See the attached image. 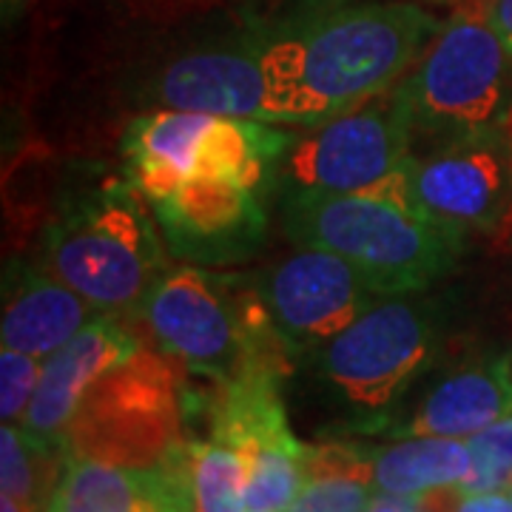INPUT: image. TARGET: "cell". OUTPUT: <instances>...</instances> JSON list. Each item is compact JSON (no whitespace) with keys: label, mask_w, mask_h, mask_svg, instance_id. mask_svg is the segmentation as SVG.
<instances>
[{"label":"cell","mask_w":512,"mask_h":512,"mask_svg":"<svg viewBox=\"0 0 512 512\" xmlns=\"http://www.w3.org/2000/svg\"><path fill=\"white\" fill-rule=\"evenodd\" d=\"M441 20L416 3H345L262 29L268 123L316 126L390 92Z\"/></svg>","instance_id":"1"},{"label":"cell","mask_w":512,"mask_h":512,"mask_svg":"<svg viewBox=\"0 0 512 512\" xmlns=\"http://www.w3.org/2000/svg\"><path fill=\"white\" fill-rule=\"evenodd\" d=\"M282 222L293 245L348 259L382 296L427 291L464 254L461 234L382 194H285Z\"/></svg>","instance_id":"2"},{"label":"cell","mask_w":512,"mask_h":512,"mask_svg":"<svg viewBox=\"0 0 512 512\" xmlns=\"http://www.w3.org/2000/svg\"><path fill=\"white\" fill-rule=\"evenodd\" d=\"M143 319L160 353L211 376L245 370L285 373L288 345L279 336L259 285L202 265L168 268L143 302Z\"/></svg>","instance_id":"3"},{"label":"cell","mask_w":512,"mask_h":512,"mask_svg":"<svg viewBox=\"0 0 512 512\" xmlns=\"http://www.w3.org/2000/svg\"><path fill=\"white\" fill-rule=\"evenodd\" d=\"M131 180H109L63 205L40 262L97 311L123 313L146 302L168 271L157 220Z\"/></svg>","instance_id":"4"},{"label":"cell","mask_w":512,"mask_h":512,"mask_svg":"<svg viewBox=\"0 0 512 512\" xmlns=\"http://www.w3.org/2000/svg\"><path fill=\"white\" fill-rule=\"evenodd\" d=\"M512 57L487 12H461L444 23L416 66L396 83L413 146L444 143L504 126Z\"/></svg>","instance_id":"5"},{"label":"cell","mask_w":512,"mask_h":512,"mask_svg":"<svg viewBox=\"0 0 512 512\" xmlns=\"http://www.w3.org/2000/svg\"><path fill=\"white\" fill-rule=\"evenodd\" d=\"M185 413L188 399L168 356L140 350L94 382L60 444L69 458L160 467L188 447Z\"/></svg>","instance_id":"6"},{"label":"cell","mask_w":512,"mask_h":512,"mask_svg":"<svg viewBox=\"0 0 512 512\" xmlns=\"http://www.w3.org/2000/svg\"><path fill=\"white\" fill-rule=\"evenodd\" d=\"M413 154V128L393 86L359 109L293 134L279 165L282 191L382 194L407 205Z\"/></svg>","instance_id":"7"},{"label":"cell","mask_w":512,"mask_h":512,"mask_svg":"<svg viewBox=\"0 0 512 512\" xmlns=\"http://www.w3.org/2000/svg\"><path fill=\"white\" fill-rule=\"evenodd\" d=\"M439 308L416 293L384 296L319 350V376L350 410L379 416L413 387L439 348Z\"/></svg>","instance_id":"8"},{"label":"cell","mask_w":512,"mask_h":512,"mask_svg":"<svg viewBox=\"0 0 512 512\" xmlns=\"http://www.w3.org/2000/svg\"><path fill=\"white\" fill-rule=\"evenodd\" d=\"M407 205L461 237L510 217L512 123L416 151L407 168Z\"/></svg>","instance_id":"9"},{"label":"cell","mask_w":512,"mask_h":512,"mask_svg":"<svg viewBox=\"0 0 512 512\" xmlns=\"http://www.w3.org/2000/svg\"><path fill=\"white\" fill-rule=\"evenodd\" d=\"M259 291L291 350H322L384 299L359 268L322 248L282 259Z\"/></svg>","instance_id":"10"},{"label":"cell","mask_w":512,"mask_h":512,"mask_svg":"<svg viewBox=\"0 0 512 512\" xmlns=\"http://www.w3.org/2000/svg\"><path fill=\"white\" fill-rule=\"evenodd\" d=\"M168 251L188 265H234L259 251L268 231L262 191L220 177H185L148 202Z\"/></svg>","instance_id":"11"},{"label":"cell","mask_w":512,"mask_h":512,"mask_svg":"<svg viewBox=\"0 0 512 512\" xmlns=\"http://www.w3.org/2000/svg\"><path fill=\"white\" fill-rule=\"evenodd\" d=\"M151 100L157 109L268 123L262 32L222 40L174 57L157 74Z\"/></svg>","instance_id":"12"},{"label":"cell","mask_w":512,"mask_h":512,"mask_svg":"<svg viewBox=\"0 0 512 512\" xmlns=\"http://www.w3.org/2000/svg\"><path fill=\"white\" fill-rule=\"evenodd\" d=\"M140 350V339L120 322L117 313H97L63 348L43 359V376L20 427L35 433L37 439L60 444L63 430L94 382Z\"/></svg>","instance_id":"13"},{"label":"cell","mask_w":512,"mask_h":512,"mask_svg":"<svg viewBox=\"0 0 512 512\" xmlns=\"http://www.w3.org/2000/svg\"><path fill=\"white\" fill-rule=\"evenodd\" d=\"M49 512H194L191 441L160 467L69 458Z\"/></svg>","instance_id":"14"},{"label":"cell","mask_w":512,"mask_h":512,"mask_svg":"<svg viewBox=\"0 0 512 512\" xmlns=\"http://www.w3.org/2000/svg\"><path fill=\"white\" fill-rule=\"evenodd\" d=\"M512 413V359L487 356L441 376L399 427V436L473 439Z\"/></svg>","instance_id":"15"},{"label":"cell","mask_w":512,"mask_h":512,"mask_svg":"<svg viewBox=\"0 0 512 512\" xmlns=\"http://www.w3.org/2000/svg\"><path fill=\"white\" fill-rule=\"evenodd\" d=\"M97 313L92 302L49 274L43 262L15 268L3 299V348L46 359L86 328Z\"/></svg>","instance_id":"16"},{"label":"cell","mask_w":512,"mask_h":512,"mask_svg":"<svg viewBox=\"0 0 512 512\" xmlns=\"http://www.w3.org/2000/svg\"><path fill=\"white\" fill-rule=\"evenodd\" d=\"M211 120V114L197 111L154 109L128 126L123 134L126 177L148 202L191 177L197 148Z\"/></svg>","instance_id":"17"},{"label":"cell","mask_w":512,"mask_h":512,"mask_svg":"<svg viewBox=\"0 0 512 512\" xmlns=\"http://www.w3.org/2000/svg\"><path fill=\"white\" fill-rule=\"evenodd\" d=\"M473 470L467 441L404 436L373 453V487L387 498H416L439 487H461Z\"/></svg>","instance_id":"18"},{"label":"cell","mask_w":512,"mask_h":512,"mask_svg":"<svg viewBox=\"0 0 512 512\" xmlns=\"http://www.w3.org/2000/svg\"><path fill=\"white\" fill-rule=\"evenodd\" d=\"M69 456L63 444L37 439L20 424L0 430V484L29 512H49Z\"/></svg>","instance_id":"19"},{"label":"cell","mask_w":512,"mask_h":512,"mask_svg":"<svg viewBox=\"0 0 512 512\" xmlns=\"http://www.w3.org/2000/svg\"><path fill=\"white\" fill-rule=\"evenodd\" d=\"M308 444L299 439L276 441L256 447L248 458V484H245V510L248 512H288L293 501L308 484L305 473Z\"/></svg>","instance_id":"20"},{"label":"cell","mask_w":512,"mask_h":512,"mask_svg":"<svg viewBox=\"0 0 512 512\" xmlns=\"http://www.w3.org/2000/svg\"><path fill=\"white\" fill-rule=\"evenodd\" d=\"M248 458L220 441H191L194 512L245 510Z\"/></svg>","instance_id":"21"},{"label":"cell","mask_w":512,"mask_h":512,"mask_svg":"<svg viewBox=\"0 0 512 512\" xmlns=\"http://www.w3.org/2000/svg\"><path fill=\"white\" fill-rule=\"evenodd\" d=\"M473 470L461 484L464 493L512 490V413L467 439Z\"/></svg>","instance_id":"22"},{"label":"cell","mask_w":512,"mask_h":512,"mask_svg":"<svg viewBox=\"0 0 512 512\" xmlns=\"http://www.w3.org/2000/svg\"><path fill=\"white\" fill-rule=\"evenodd\" d=\"M43 376V362L15 348L0 350V416L3 424H23L37 384Z\"/></svg>","instance_id":"23"},{"label":"cell","mask_w":512,"mask_h":512,"mask_svg":"<svg viewBox=\"0 0 512 512\" xmlns=\"http://www.w3.org/2000/svg\"><path fill=\"white\" fill-rule=\"evenodd\" d=\"M305 473H308V481L356 478L373 487V453H365L362 447L345 444V441L313 444L305 453Z\"/></svg>","instance_id":"24"},{"label":"cell","mask_w":512,"mask_h":512,"mask_svg":"<svg viewBox=\"0 0 512 512\" xmlns=\"http://www.w3.org/2000/svg\"><path fill=\"white\" fill-rule=\"evenodd\" d=\"M370 484L356 478H319L308 481L288 512H365Z\"/></svg>","instance_id":"25"},{"label":"cell","mask_w":512,"mask_h":512,"mask_svg":"<svg viewBox=\"0 0 512 512\" xmlns=\"http://www.w3.org/2000/svg\"><path fill=\"white\" fill-rule=\"evenodd\" d=\"M456 512H512V493H464Z\"/></svg>","instance_id":"26"},{"label":"cell","mask_w":512,"mask_h":512,"mask_svg":"<svg viewBox=\"0 0 512 512\" xmlns=\"http://www.w3.org/2000/svg\"><path fill=\"white\" fill-rule=\"evenodd\" d=\"M487 20L495 29V35L501 37V43L507 46V52L512 57V0H490L484 6Z\"/></svg>","instance_id":"27"},{"label":"cell","mask_w":512,"mask_h":512,"mask_svg":"<svg viewBox=\"0 0 512 512\" xmlns=\"http://www.w3.org/2000/svg\"><path fill=\"white\" fill-rule=\"evenodd\" d=\"M365 512H416V510H413V504H410L407 498H404V501L396 498V501H370Z\"/></svg>","instance_id":"28"},{"label":"cell","mask_w":512,"mask_h":512,"mask_svg":"<svg viewBox=\"0 0 512 512\" xmlns=\"http://www.w3.org/2000/svg\"><path fill=\"white\" fill-rule=\"evenodd\" d=\"M0 512H29L20 501H15L12 495H0Z\"/></svg>","instance_id":"29"}]
</instances>
